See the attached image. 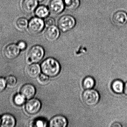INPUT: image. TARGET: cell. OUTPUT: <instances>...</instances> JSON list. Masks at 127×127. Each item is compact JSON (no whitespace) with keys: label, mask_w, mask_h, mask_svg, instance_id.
I'll return each instance as SVG.
<instances>
[{"label":"cell","mask_w":127,"mask_h":127,"mask_svg":"<svg viewBox=\"0 0 127 127\" xmlns=\"http://www.w3.org/2000/svg\"><path fill=\"white\" fill-rule=\"evenodd\" d=\"M66 118L61 115H58L53 117L49 123V126L51 127H66L67 126Z\"/></svg>","instance_id":"cell-11"},{"label":"cell","mask_w":127,"mask_h":127,"mask_svg":"<svg viewBox=\"0 0 127 127\" xmlns=\"http://www.w3.org/2000/svg\"><path fill=\"white\" fill-rule=\"evenodd\" d=\"M17 45L20 50H24L27 47V44L26 42L23 41H19Z\"/></svg>","instance_id":"cell-27"},{"label":"cell","mask_w":127,"mask_h":127,"mask_svg":"<svg viewBox=\"0 0 127 127\" xmlns=\"http://www.w3.org/2000/svg\"><path fill=\"white\" fill-rule=\"evenodd\" d=\"M65 8L64 0H51L49 3L50 11L53 14H60Z\"/></svg>","instance_id":"cell-7"},{"label":"cell","mask_w":127,"mask_h":127,"mask_svg":"<svg viewBox=\"0 0 127 127\" xmlns=\"http://www.w3.org/2000/svg\"><path fill=\"white\" fill-rule=\"evenodd\" d=\"M6 86L9 88L14 87L17 84V80L15 76L10 75L7 76L5 79Z\"/></svg>","instance_id":"cell-22"},{"label":"cell","mask_w":127,"mask_h":127,"mask_svg":"<svg viewBox=\"0 0 127 127\" xmlns=\"http://www.w3.org/2000/svg\"><path fill=\"white\" fill-rule=\"evenodd\" d=\"M26 98L21 94H18L15 96L14 102L17 105H21L23 104L26 101Z\"/></svg>","instance_id":"cell-23"},{"label":"cell","mask_w":127,"mask_h":127,"mask_svg":"<svg viewBox=\"0 0 127 127\" xmlns=\"http://www.w3.org/2000/svg\"><path fill=\"white\" fill-rule=\"evenodd\" d=\"M27 73L29 77L32 78H37L41 73V66L37 63H34L29 64L27 69Z\"/></svg>","instance_id":"cell-15"},{"label":"cell","mask_w":127,"mask_h":127,"mask_svg":"<svg viewBox=\"0 0 127 127\" xmlns=\"http://www.w3.org/2000/svg\"><path fill=\"white\" fill-rule=\"evenodd\" d=\"M44 24L41 18L36 17L32 18L28 24V29L32 34H36L40 33L44 28Z\"/></svg>","instance_id":"cell-5"},{"label":"cell","mask_w":127,"mask_h":127,"mask_svg":"<svg viewBox=\"0 0 127 127\" xmlns=\"http://www.w3.org/2000/svg\"><path fill=\"white\" fill-rule=\"evenodd\" d=\"M20 92L26 99H29L34 97L36 93V90L33 85L27 84L22 87Z\"/></svg>","instance_id":"cell-12"},{"label":"cell","mask_w":127,"mask_h":127,"mask_svg":"<svg viewBox=\"0 0 127 127\" xmlns=\"http://www.w3.org/2000/svg\"><path fill=\"white\" fill-rule=\"evenodd\" d=\"M34 126L36 127H46L47 123L43 120L38 119L36 120L34 123Z\"/></svg>","instance_id":"cell-25"},{"label":"cell","mask_w":127,"mask_h":127,"mask_svg":"<svg viewBox=\"0 0 127 127\" xmlns=\"http://www.w3.org/2000/svg\"><path fill=\"white\" fill-rule=\"evenodd\" d=\"M76 24L75 19L73 16L65 15L60 18L58 21V27L63 32H66L72 29Z\"/></svg>","instance_id":"cell-3"},{"label":"cell","mask_w":127,"mask_h":127,"mask_svg":"<svg viewBox=\"0 0 127 127\" xmlns=\"http://www.w3.org/2000/svg\"><path fill=\"white\" fill-rule=\"evenodd\" d=\"M94 79L91 76H87L83 80L82 85L85 90H89L93 88L95 85Z\"/></svg>","instance_id":"cell-19"},{"label":"cell","mask_w":127,"mask_h":127,"mask_svg":"<svg viewBox=\"0 0 127 127\" xmlns=\"http://www.w3.org/2000/svg\"><path fill=\"white\" fill-rule=\"evenodd\" d=\"M41 106V102L39 99L32 98L29 99L26 103L25 109L26 111L30 114H35L40 111Z\"/></svg>","instance_id":"cell-6"},{"label":"cell","mask_w":127,"mask_h":127,"mask_svg":"<svg viewBox=\"0 0 127 127\" xmlns=\"http://www.w3.org/2000/svg\"><path fill=\"white\" fill-rule=\"evenodd\" d=\"M37 0L38 2H42L43 0Z\"/></svg>","instance_id":"cell-30"},{"label":"cell","mask_w":127,"mask_h":127,"mask_svg":"<svg viewBox=\"0 0 127 127\" xmlns=\"http://www.w3.org/2000/svg\"><path fill=\"white\" fill-rule=\"evenodd\" d=\"M41 72L49 77L57 76L61 71V65L55 59L49 58L45 59L40 66Z\"/></svg>","instance_id":"cell-1"},{"label":"cell","mask_w":127,"mask_h":127,"mask_svg":"<svg viewBox=\"0 0 127 127\" xmlns=\"http://www.w3.org/2000/svg\"><path fill=\"white\" fill-rule=\"evenodd\" d=\"M20 50L17 45L12 43L7 45L4 50L5 56L9 59H13L17 58L20 53Z\"/></svg>","instance_id":"cell-9"},{"label":"cell","mask_w":127,"mask_h":127,"mask_svg":"<svg viewBox=\"0 0 127 127\" xmlns=\"http://www.w3.org/2000/svg\"><path fill=\"white\" fill-rule=\"evenodd\" d=\"M44 24L47 26L50 27L54 26L55 24V19L51 17H47L46 18L44 21Z\"/></svg>","instance_id":"cell-24"},{"label":"cell","mask_w":127,"mask_h":127,"mask_svg":"<svg viewBox=\"0 0 127 127\" xmlns=\"http://www.w3.org/2000/svg\"><path fill=\"white\" fill-rule=\"evenodd\" d=\"M112 20L116 26L118 27L124 26L127 23V14L122 11L116 12L113 15Z\"/></svg>","instance_id":"cell-10"},{"label":"cell","mask_w":127,"mask_h":127,"mask_svg":"<svg viewBox=\"0 0 127 127\" xmlns=\"http://www.w3.org/2000/svg\"><path fill=\"white\" fill-rule=\"evenodd\" d=\"M28 20L24 18H20L16 21V25L18 29L21 30H25L28 26Z\"/></svg>","instance_id":"cell-20"},{"label":"cell","mask_w":127,"mask_h":127,"mask_svg":"<svg viewBox=\"0 0 127 127\" xmlns=\"http://www.w3.org/2000/svg\"><path fill=\"white\" fill-rule=\"evenodd\" d=\"M16 124L15 117L11 114H5L0 118V126L2 127H14Z\"/></svg>","instance_id":"cell-13"},{"label":"cell","mask_w":127,"mask_h":127,"mask_svg":"<svg viewBox=\"0 0 127 127\" xmlns=\"http://www.w3.org/2000/svg\"><path fill=\"white\" fill-rule=\"evenodd\" d=\"M111 88L113 92L116 93H122L124 91V84L121 80H114L111 84Z\"/></svg>","instance_id":"cell-18"},{"label":"cell","mask_w":127,"mask_h":127,"mask_svg":"<svg viewBox=\"0 0 127 127\" xmlns=\"http://www.w3.org/2000/svg\"><path fill=\"white\" fill-rule=\"evenodd\" d=\"M112 126H113V127H121L122 125H121L119 123H115Z\"/></svg>","instance_id":"cell-29"},{"label":"cell","mask_w":127,"mask_h":127,"mask_svg":"<svg viewBox=\"0 0 127 127\" xmlns=\"http://www.w3.org/2000/svg\"><path fill=\"white\" fill-rule=\"evenodd\" d=\"M82 99L85 104L88 106H94L99 101L100 96L95 90H86L82 94Z\"/></svg>","instance_id":"cell-4"},{"label":"cell","mask_w":127,"mask_h":127,"mask_svg":"<svg viewBox=\"0 0 127 127\" xmlns=\"http://www.w3.org/2000/svg\"><path fill=\"white\" fill-rule=\"evenodd\" d=\"M6 86L5 79L2 77H0V93L5 90Z\"/></svg>","instance_id":"cell-26"},{"label":"cell","mask_w":127,"mask_h":127,"mask_svg":"<svg viewBox=\"0 0 127 127\" xmlns=\"http://www.w3.org/2000/svg\"><path fill=\"white\" fill-rule=\"evenodd\" d=\"M37 5V0H23L22 4V8L25 12L30 14L35 10Z\"/></svg>","instance_id":"cell-14"},{"label":"cell","mask_w":127,"mask_h":127,"mask_svg":"<svg viewBox=\"0 0 127 127\" xmlns=\"http://www.w3.org/2000/svg\"><path fill=\"white\" fill-rule=\"evenodd\" d=\"M60 30L58 27L54 26L49 27L44 33L45 38L48 41L54 42L57 40L60 35Z\"/></svg>","instance_id":"cell-8"},{"label":"cell","mask_w":127,"mask_h":127,"mask_svg":"<svg viewBox=\"0 0 127 127\" xmlns=\"http://www.w3.org/2000/svg\"><path fill=\"white\" fill-rule=\"evenodd\" d=\"M37 79L38 83L42 85H45L47 84L49 82V76L43 73H40L37 77Z\"/></svg>","instance_id":"cell-21"},{"label":"cell","mask_w":127,"mask_h":127,"mask_svg":"<svg viewBox=\"0 0 127 127\" xmlns=\"http://www.w3.org/2000/svg\"><path fill=\"white\" fill-rule=\"evenodd\" d=\"M44 49L40 45H35L30 49L27 55L26 61L29 64L37 63L42 60L44 56Z\"/></svg>","instance_id":"cell-2"},{"label":"cell","mask_w":127,"mask_h":127,"mask_svg":"<svg viewBox=\"0 0 127 127\" xmlns=\"http://www.w3.org/2000/svg\"><path fill=\"white\" fill-rule=\"evenodd\" d=\"M64 1L65 8L70 11L76 10L80 5V0H64Z\"/></svg>","instance_id":"cell-17"},{"label":"cell","mask_w":127,"mask_h":127,"mask_svg":"<svg viewBox=\"0 0 127 127\" xmlns=\"http://www.w3.org/2000/svg\"><path fill=\"white\" fill-rule=\"evenodd\" d=\"M124 92L125 95L127 96V82L124 85Z\"/></svg>","instance_id":"cell-28"},{"label":"cell","mask_w":127,"mask_h":127,"mask_svg":"<svg viewBox=\"0 0 127 127\" xmlns=\"http://www.w3.org/2000/svg\"></svg>","instance_id":"cell-31"},{"label":"cell","mask_w":127,"mask_h":127,"mask_svg":"<svg viewBox=\"0 0 127 127\" xmlns=\"http://www.w3.org/2000/svg\"><path fill=\"white\" fill-rule=\"evenodd\" d=\"M49 9L44 5H41L36 8L35 14L37 17L40 18H46L49 14Z\"/></svg>","instance_id":"cell-16"}]
</instances>
